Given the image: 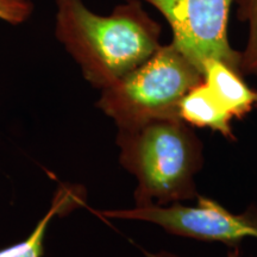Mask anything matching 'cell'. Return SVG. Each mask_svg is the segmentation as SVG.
<instances>
[{"label":"cell","instance_id":"obj_1","mask_svg":"<svg viewBox=\"0 0 257 257\" xmlns=\"http://www.w3.org/2000/svg\"><path fill=\"white\" fill-rule=\"evenodd\" d=\"M161 32L140 0H126L108 16L94 14L82 0H56L57 41L100 91L146 62L162 46Z\"/></svg>","mask_w":257,"mask_h":257},{"label":"cell","instance_id":"obj_2","mask_svg":"<svg viewBox=\"0 0 257 257\" xmlns=\"http://www.w3.org/2000/svg\"><path fill=\"white\" fill-rule=\"evenodd\" d=\"M119 162L136 178L135 205H170L198 198L195 175L202 144L181 119H162L118 128Z\"/></svg>","mask_w":257,"mask_h":257},{"label":"cell","instance_id":"obj_3","mask_svg":"<svg viewBox=\"0 0 257 257\" xmlns=\"http://www.w3.org/2000/svg\"><path fill=\"white\" fill-rule=\"evenodd\" d=\"M202 80L201 70L170 42L137 68L101 89L96 106L118 128L180 119L182 98Z\"/></svg>","mask_w":257,"mask_h":257},{"label":"cell","instance_id":"obj_4","mask_svg":"<svg viewBox=\"0 0 257 257\" xmlns=\"http://www.w3.org/2000/svg\"><path fill=\"white\" fill-rule=\"evenodd\" d=\"M110 219L146 221L159 225L168 233L202 242H219L238 246L244 238H257V210L234 214L213 199L198 195L195 206L180 202L170 205H135L131 208L101 211Z\"/></svg>","mask_w":257,"mask_h":257},{"label":"cell","instance_id":"obj_5","mask_svg":"<svg viewBox=\"0 0 257 257\" xmlns=\"http://www.w3.org/2000/svg\"><path fill=\"white\" fill-rule=\"evenodd\" d=\"M168 22L172 43L202 72L207 60H218L239 70V51L230 44L229 18L233 0H140ZM243 75V74H242Z\"/></svg>","mask_w":257,"mask_h":257},{"label":"cell","instance_id":"obj_6","mask_svg":"<svg viewBox=\"0 0 257 257\" xmlns=\"http://www.w3.org/2000/svg\"><path fill=\"white\" fill-rule=\"evenodd\" d=\"M204 82L232 118H243L257 108V91L244 81L242 73L218 60L202 66Z\"/></svg>","mask_w":257,"mask_h":257},{"label":"cell","instance_id":"obj_7","mask_svg":"<svg viewBox=\"0 0 257 257\" xmlns=\"http://www.w3.org/2000/svg\"><path fill=\"white\" fill-rule=\"evenodd\" d=\"M85 191L78 186H60L48 211L38 220L30 234L21 242L0 249V257H43L44 239L51 221L59 214L82 206L85 204Z\"/></svg>","mask_w":257,"mask_h":257},{"label":"cell","instance_id":"obj_8","mask_svg":"<svg viewBox=\"0 0 257 257\" xmlns=\"http://www.w3.org/2000/svg\"><path fill=\"white\" fill-rule=\"evenodd\" d=\"M179 117L189 126L211 128L227 140H234L231 126L233 118L214 98L204 80L182 98Z\"/></svg>","mask_w":257,"mask_h":257},{"label":"cell","instance_id":"obj_9","mask_svg":"<svg viewBox=\"0 0 257 257\" xmlns=\"http://www.w3.org/2000/svg\"><path fill=\"white\" fill-rule=\"evenodd\" d=\"M237 18L248 24V41L240 53L239 70L244 75H257V0H233Z\"/></svg>","mask_w":257,"mask_h":257},{"label":"cell","instance_id":"obj_10","mask_svg":"<svg viewBox=\"0 0 257 257\" xmlns=\"http://www.w3.org/2000/svg\"><path fill=\"white\" fill-rule=\"evenodd\" d=\"M34 5L30 0H0V21L19 25L31 17Z\"/></svg>","mask_w":257,"mask_h":257},{"label":"cell","instance_id":"obj_11","mask_svg":"<svg viewBox=\"0 0 257 257\" xmlns=\"http://www.w3.org/2000/svg\"><path fill=\"white\" fill-rule=\"evenodd\" d=\"M147 256L148 257H180L173 252L166 251V250H160V251L157 252H147ZM227 257H240L238 246H234L233 250H231V251L227 253Z\"/></svg>","mask_w":257,"mask_h":257}]
</instances>
